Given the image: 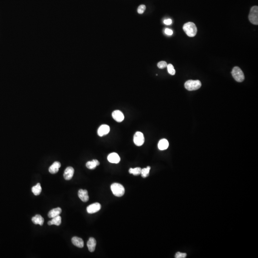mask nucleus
I'll return each mask as SVG.
<instances>
[{
    "instance_id": "obj_1",
    "label": "nucleus",
    "mask_w": 258,
    "mask_h": 258,
    "mask_svg": "<svg viewBox=\"0 0 258 258\" xmlns=\"http://www.w3.org/2000/svg\"><path fill=\"white\" fill-rule=\"evenodd\" d=\"M183 29L189 37H195L197 32V27L193 22H188L185 23L183 26Z\"/></svg>"
},
{
    "instance_id": "obj_2",
    "label": "nucleus",
    "mask_w": 258,
    "mask_h": 258,
    "mask_svg": "<svg viewBox=\"0 0 258 258\" xmlns=\"http://www.w3.org/2000/svg\"><path fill=\"white\" fill-rule=\"evenodd\" d=\"M111 190L113 195L118 197L123 196L125 189L123 185L119 183H113L111 185Z\"/></svg>"
},
{
    "instance_id": "obj_3",
    "label": "nucleus",
    "mask_w": 258,
    "mask_h": 258,
    "mask_svg": "<svg viewBox=\"0 0 258 258\" xmlns=\"http://www.w3.org/2000/svg\"><path fill=\"white\" fill-rule=\"evenodd\" d=\"M201 86V82L199 80H189L185 83V87L189 91L197 90L200 89Z\"/></svg>"
},
{
    "instance_id": "obj_4",
    "label": "nucleus",
    "mask_w": 258,
    "mask_h": 258,
    "mask_svg": "<svg viewBox=\"0 0 258 258\" xmlns=\"http://www.w3.org/2000/svg\"><path fill=\"white\" fill-rule=\"evenodd\" d=\"M231 74L235 81L237 82H241L244 80L245 76L243 72L238 67H235L233 68L231 72Z\"/></svg>"
},
{
    "instance_id": "obj_5",
    "label": "nucleus",
    "mask_w": 258,
    "mask_h": 258,
    "mask_svg": "<svg viewBox=\"0 0 258 258\" xmlns=\"http://www.w3.org/2000/svg\"><path fill=\"white\" fill-rule=\"evenodd\" d=\"M248 19L251 23L255 25L258 24V7L254 6L251 7L248 15Z\"/></svg>"
},
{
    "instance_id": "obj_6",
    "label": "nucleus",
    "mask_w": 258,
    "mask_h": 258,
    "mask_svg": "<svg viewBox=\"0 0 258 258\" xmlns=\"http://www.w3.org/2000/svg\"><path fill=\"white\" fill-rule=\"evenodd\" d=\"M144 137L143 133L137 132L135 133L133 137V141L135 145L141 146L144 143Z\"/></svg>"
},
{
    "instance_id": "obj_7",
    "label": "nucleus",
    "mask_w": 258,
    "mask_h": 258,
    "mask_svg": "<svg viewBox=\"0 0 258 258\" xmlns=\"http://www.w3.org/2000/svg\"><path fill=\"white\" fill-rule=\"evenodd\" d=\"M101 204L99 203H95L90 204L86 208V211L89 214H93L98 212L101 209Z\"/></svg>"
},
{
    "instance_id": "obj_8",
    "label": "nucleus",
    "mask_w": 258,
    "mask_h": 258,
    "mask_svg": "<svg viewBox=\"0 0 258 258\" xmlns=\"http://www.w3.org/2000/svg\"><path fill=\"white\" fill-rule=\"evenodd\" d=\"M110 131V127L106 124L101 125L97 130V134L100 136H103L108 134Z\"/></svg>"
},
{
    "instance_id": "obj_9",
    "label": "nucleus",
    "mask_w": 258,
    "mask_h": 258,
    "mask_svg": "<svg viewBox=\"0 0 258 258\" xmlns=\"http://www.w3.org/2000/svg\"><path fill=\"white\" fill-rule=\"evenodd\" d=\"M112 116L113 119L119 122H122L124 119V116L123 113L119 110L114 111L112 112Z\"/></svg>"
},
{
    "instance_id": "obj_10",
    "label": "nucleus",
    "mask_w": 258,
    "mask_h": 258,
    "mask_svg": "<svg viewBox=\"0 0 258 258\" xmlns=\"http://www.w3.org/2000/svg\"><path fill=\"white\" fill-rule=\"evenodd\" d=\"M74 174V169L72 167H67L64 171V177L67 180H70L72 179Z\"/></svg>"
},
{
    "instance_id": "obj_11",
    "label": "nucleus",
    "mask_w": 258,
    "mask_h": 258,
    "mask_svg": "<svg viewBox=\"0 0 258 258\" xmlns=\"http://www.w3.org/2000/svg\"><path fill=\"white\" fill-rule=\"evenodd\" d=\"M108 160L111 163H118L120 162L121 159L117 153L112 152L108 155Z\"/></svg>"
},
{
    "instance_id": "obj_12",
    "label": "nucleus",
    "mask_w": 258,
    "mask_h": 258,
    "mask_svg": "<svg viewBox=\"0 0 258 258\" xmlns=\"http://www.w3.org/2000/svg\"><path fill=\"white\" fill-rule=\"evenodd\" d=\"M78 197L84 202H86L89 200L88 191L83 189H80L78 192Z\"/></svg>"
},
{
    "instance_id": "obj_13",
    "label": "nucleus",
    "mask_w": 258,
    "mask_h": 258,
    "mask_svg": "<svg viewBox=\"0 0 258 258\" xmlns=\"http://www.w3.org/2000/svg\"><path fill=\"white\" fill-rule=\"evenodd\" d=\"M60 167H61V163H60L59 162H54L49 168V171L51 174H55L58 172Z\"/></svg>"
},
{
    "instance_id": "obj_14",
    "label": "nucleus",
    "mask_w": 258,
    "mask_h": 258,
    "mask_svg": "<svg viewBox=\"0 0 258 258\" xmlns=\"http://www.w3.org/2000/svg\"><path fill=\"white\" fill-rule=\"evenodd\" d=\"M96 246V240L93 237H90L87 242L89 250L90 252H92L95 251V248Z\"/></svg>"
},
{
    "instance_id": "obj_15",
    "label": "nucleus",
    "mask_w": 258,
    "mask_h": 258,
    "mask_svg": "<svg viewBox=\"0 0 258 258\" xmlns=\"http://www.w3.org/2000/svg\"><path fill=\"white\" fill-rule=\"evenodd\" d=\"M71 240L72 243L75 246H77V247L82 248L84 247V241L80 237H72Z\"/></svg>"
},
{
    "instance_id": "obj_16",
    "label": "nucleus",
    "mask_w": 258,
    "mask_h": 258,
    "mask_svg": "<svg viewBox=\"0 0 258 258\" xmlns=\"http://www.w3.org/2000/svg\"><path fill=\"white\" fill-rule=\"evenodd\" d=\"M62 212V210L60 207L54 208L49 212L48 216L49 218H53L57 215H59Z\"/></svg>"
},
{
    "instance_id": "obj_17",
    "label": "nucleus",
    "mask_w": 258,
    "mask_h": 258,
    "mask_svg": "<svg viewBox=\"0 0 258 258\" xmlns=\"http://www.w3.org/2000/svg\"><path fill=\"white\" fill-rule=\"evenodd\" d=\"M32 221L34 224H38L40 226L43 225L44 223V218L40 215H36L34 217H33Z\"/></svg>"
},
{
    "instance_id": "obj_18",
    "label": "nucleus",
    "mask_w": 258,
    "mask_h": 258,
    "mask_svg": "<svg viewBox=\"0 0 258 258\" xmlns=\"http://www.w3.org/2000/svg\"><path fill=\"white\" fill-rule=\"evenodd\" d=\"M168 146H169V143L166 139H162L159 141L158 147L159 150H166L168 148Z\"/></svg>"
},
{
    "instance_id": "obj_19",
    "label": "nucleus",
    "mask_w": 258,
    "mask_h": 258,
    "mask_svg": "<svg viewBox=\"0 0 258 258\" xmlns=\"http://www.w3.org/2000/svg\"><path fill=\"white\" fill-rule=\"evenodd\" d=\"M99 165L100 162L96 159L93 160L92 161H89L86 163V167L89 169H94Z\"/></svg>"
},
{
    "instance_id": "obj_20",
    "label": "nucleus",
    "mask_w": 258,
    "mask_h": 258,
    "mask_svg": "<svg viewBox=\"0 0 258 258\" xmlns=\"http://www.w3.org/2000/svg\"><path fill=\"white\" fill-rule=\"evenodd\" d=\"M32 192L35 196H38L40 194L42 191V188L40 183H38L37 185L34 186L32 188Z\"/></svg>"
},
{
    "instance_id": "obj_21",
    "label": "nucleus",
    "mask_w": 258,
    "mask_h": 258,
    "mask_svg": "<svg viewBox=\"0 0 258 258\" xmlns=\"http://www.w3.org/2000/svg\"><path fill=\"white\" fill-rule=\"evenodd\" d=\"M52 225H55L56 226H59L61 223V217L59 215L52 218L51 221Z\"/></svg>"
},
{
    "instance_id": "obj_22",
    "label": "nucleus",
    "mask_w": 258,
    "mask_h": 258,
    "mask_svg": "<svg viewBox=\"0 0 258 258\" xmlns=\"http://www.w3.org/2000/svg\"><path fill=\"white\" fill-rule=\"evenodd\" d=\"M141 169L140 167H136L135 168H130L129 170V172L130 174L134 175H138L141 174Z\"/></svg>"
},
{
    "instance_id": "obj_23",
    "label": "nucleus",
    "mask_w": 258,
    "mask_h": 258,
    "mask_svg": "<svg viewBox=\"0 0 258 258\" xmlns=\"http://www.w3.org/2000/svg\"><path fill=\"white\" fill-rule=\"evenodd\" d=\"M150 169H151L150 166H147L146 168L141 169V177L144 178L147 177L149 174Z\"/></svg>"
},
{
    "instance_id": "obj_24",
    "label": "nucleus",
    "mask_w": 258,
    "mask_h": 258,
    "mask_svg": "<svg viewBox=\"0 0 258 258\" xmlns=\"http://www.w3.org/2000/svg\"><path fill=\"white\" fill-rule=\"evenodd\" d=\"M167 70H168V73H169L171 75H175V70H174V66L172 64H167Z\"/></svg>"
},
{
    "instance_id": "obj_25",
    "label": "nucleus",
    "mask_w": 258,
    "mask_h": 258,
    "mask_svg": "<svg viewBox=\"0 0 258 258\" xmlns=\"http://www.w3.org/2000/svg\"><path fill=\"white\" fill-rule=\"evenodd\" d=\"M146 10V6L145 5H141L138 8V12L139 14H143Z\"/></svg>"
},
{
    "instance_id": "obj_26",
    "label": "nucleus",
    "mask_w": 258,
    "mask_h": 258,
    "mask_svg": "<svg viewBox=\"0 0 258 258\" xmlns=\"http://www.w3.org/2000/svg\"><path fill=\"white\" fill-rule=\"evenodd\" d=\"M157 66L160 69H163V68H166V67H167V64L166 61H161V62H159L158 64H157Z\"/></svg>"
},
{
    "instance_id": "obj_27",
    "label": "nucleus",
    "mask_w": 258,
    "mask_h": 258,
    "mask_svg": "<svg viewBox=\"0 0 258 258\" xmlns=\"http://www.w3.org/2000/svg\"><path fill=\"white\" fill-rule=\"evenodd\" d=\"M186 257V254L185 253L177 252L175 254V258H185Z\"/></svg>"
},
{
    "instance_id": "obj_28",
    "label": "nucleus",
    "mask_w": 258,
    "mask_h": 258,
    "mask_svg": "<svg viewBox=\"0 0 258 258\" xmlns=\"http://www.w3.org/2000/svg\"><path fill=\"white\" fill-rule=\"evenodd\" d=\"M164 32L166 33L167 35H172L173 34V31L172 30L170 29L169 28H166Z\"/></svg>"
},
{
    "instance_id": "obj_29",
    "label": "nucleus",
    "mask_w": 258,
    "mask_h": 258,
    "mask_svg": "<svg viewBox=\"0 0 258 258\" xmlns=\"http://www.w3.org/2000/svg\"><path fill=\"white\" fill-rule=\"evenodd\" d=\"M163 23H164V24H166V25H170V24H172V20L170 19H168L165 20L163 21Z\"/></svg>"
},
{
    "instance_id": "obj_30",
    "label": "nucleus",
    "mask_w": 258,
    "mask_h": 258,
    "mask_svg": "<svg viewBox=\"0 0 258 258\" xmlns=\"http://www.w3.org/2000/svg\"><path fill=\"white\" fill-rule=\"evenodd\" d=\"M48 224L49 226L52 225V223H51V221H49L48 222Z\"/></svg>"
}]
</instances>
